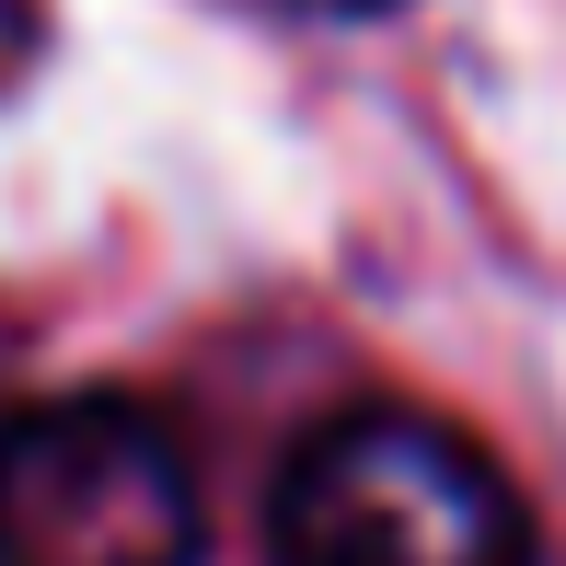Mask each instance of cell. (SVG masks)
<instances>
[{
	"mask_svg": "<svg viewBox=\"0 0 566 566\" xmlns=\"http://www.w3.org/2000/svg\"><path fill=\"white\" fill-rule=\"evenodd\" d=\"M277 566H532V509L474 428L428 405H347L266 497Z\"/></svg>",
	"mask_w": 566,
	"mask_h": 566,
	"instance_id": "cell-1",
	"label": "cell"
},
{
	"mask_svg": "<svg viewBox=\"0 0 566 566\" xmlns=\"http://www.w3.org/2000/svg\"><path fill=\"white\" fill-rule=\"evenodd\" d=\"M209 497L139 394H46L0 417V566H197Z\"/></svg>",
	"mask_w": 566,
	"mask_h": 566,
	"instance_id": "cell-2",
	"label": "cell"
},
{
	"mask_svg": "<svg viewBox=\"0 0 566 566\" xmlns=\"http://www.w3.org/2000/svg\"><path fill=\"white\" fill-rule=\"evenodd\" d=\"M324 12H370V0H324Z\"/></svg>",
	"mask_w": 566,
	"mask_h": 566,
	"instance_id": "cell-3",
	"label": "cell"
}]
</instances>
